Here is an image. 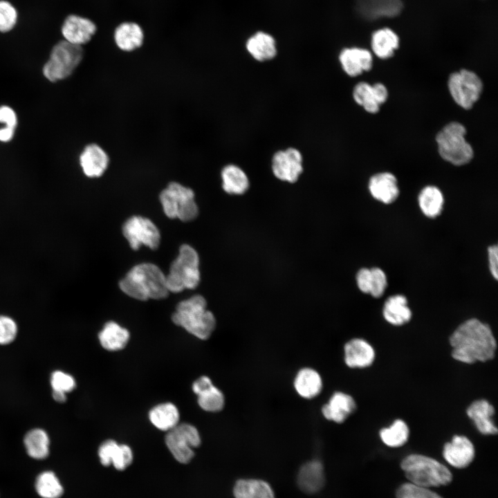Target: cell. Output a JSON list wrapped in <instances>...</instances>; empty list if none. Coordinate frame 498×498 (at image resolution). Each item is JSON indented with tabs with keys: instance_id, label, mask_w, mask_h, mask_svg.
Segmentation results:
<instances>
[{
	"instance_id": "cell-32",
	"label": "cell",
	"mask_w": 498,
	"mask_h": 498,
	"mask_svg": "<svg viewBox=\"0 0 498 498\" xmlns=\"http://www.w3.org/2000/svg\"><path fill=\"white\" fill-rule=\"evenodd\" d=\"M24 443L27 454L34 459H44L49 454L50 440L44 430H30L24 436Z\"/></svg>"
},
{
	"instance_id": "cell-40",
	"label": "cell",
	"mask_w": 498,
	"mask_h": 498,
	"mask_svg": "<svg viewBox=\"0 0 498 498\" xmlns=\"http://www.w3.org/2000/svg\"><path fill=\"white\" fill-rule=\"evenodd\" d=\"M50 385L53 391H61L65 394L73 391L76 385L74 378L62 371H55L52 374Z\"/></svg>"
},
{
	"instance_id": "cell-45",
	"label": "cell",
	"mask_w": 498,
	"mask_h": 498,
	"mask_svg": "<svg viewBox=\"0 0 498 498\" xmlns=\"http://www.w3.org/2000/svg\"><path fill=\"white\" fill-rule=\"evenodd\" d=\"M0 122L6 124V127L15 129L17 125V118L12 108L8 106L0 107Z\"/></svg>"
},
{
	"instance_id": "cell-29",
	"label": "cell",
	"mask_w": 498,
	"mask_h": 498,
	"mask_svg": "<svg viewBox=\"0 0 498 498\" xmlns=\"http://www.w3.org/2000/svg\"><path fill=\"white\" fill-rule=\"evenodd\" d=\"M382 313L386 321L395 326L403 325L412 317L407 299L402 295L389 297L385 302Z\"/></svg>"
},
{
	"instance_id": "cell-4",
	"label": "cell",
	"mask_w": 498,
	"mask_h": 498,
	"mask_svg": "<svg viewBox=\"0 0 498 498\" xmlns=\"http://www.w3.org/2000/svg\"><path fill=\"white\" fill-rule=\"evenodd\" d=\"M410 483L430 488L450 483L452 475L449 469L438 461L421 454H410L400 463Z\"/></svg>"
},
{
	"instance_id": "cell-3",
	"label": "cell",
	"mask_w": 498,
	"mask_h": 498,
	"mask_svg": "<svg viewBox=\"0 0 498 498\" xmlns=\"http://www.w3.org/2000/svg\"><path fill=\"white\" fill-rule=\"evenodd\" d=\"M172 319L175 324L203 340L210 338L216 328V318L207 309L205 299L199 295L179 302Z\"/></svg>"
},
{
	"instance_id": "cell-9",
	"label": "cell",
	"mask_w": 498,
	"mask_h": 498,
	"mask_svg": "<svg viewBox=\"0 0 498 498\" xmlns=\"http://www.w3.org/2000/svg\"><path fill=\"white\" fill-rule=\"evenodd\" d=\"M448 86L453 100L466 110L472 109L479 100L483 88L479 75L465 68L450 75Z\"/></svg>"
},
{
	"instance_id": "cell-16",
	"label": "cell",
	"mask_w": 498,
	"mask_h": 498,
	"mask_svg": "<svg viewBox=\"0 0 498 498\" xmlns=\"http://www.w3.org/2000/svg\"><path fill=\"white\" fill-rule=\"evenodd\" d=\"M79 161L85 176L98 178L107 171L110 158L107 152L100 145L91 143L82 150Z\"/></svg>"
},
{
	"instance_id": "cell-7",
	"label": "cell",
	"mask_w": 498,
	"mask_h": 498,
	"mask_svg": "<svg viewBox=\"0 0 498 498\" xmlns=\"http://www.w3.org/2000/svg\"><path fill=\"white\" fill-rule=\"evenodd\" d=\"M194 191L178 182H170L160 194V201L165 215L185 222L195 219L199 208Z\"/></svg>"
},
{
	"instance_id": "cell-46",
	"label": "cell",
	"mask_w": 498,
	"mask_h": 498,
	"mask_svg": "<svg viewBox=\"0 0 498 498\" xmlns=\"http://www.w3.org/2000/svg\"><path fill=\"white\" fill-rule=\"evenodd\" d=\"M370 269L362 268L356 275V282L358 288L364 293H369Z\"/></svg>"
},
{
	"instance_id": "cell-28",
	"label": "cell",
	"mask_w": 498,
	"mask_h": 498,
	"mask_svg": "<svg viewBox=\"0 0 498 498\" xmlns=\"http://www.w3.org/2000/svg\"><path fill=\"white\" fill-rule=\"evenodd\" d=\"M221 176L223 190L230 194H243L249 188L250 183L245 172L239 166L229 164L223 167Z\"/></svg>"
},
{
	"instance_id": "cell-11",
	"label": "cell",
	"mask_w": 498,
	"mask_h": 498,
	"mask_svg": "<svg viewBox=\"0 0 498 498\" xmlns=\"http://www.w3.org/2000/svg\"><path fill=\"white\" fill-rule=\"evenodd\" d=\"M122 230L133 250H138L142 245L155 250L160 244L159 230L147 218L133 216L124 222Z\"/></svg>"
},
{
	"instance_id": "cell-41",
	"label": "cell",
	"mask_w": 498,
	"mask_h": 498,
	"mask_svg": "<svg viewBox=\"0 0 498 498\" xmlns=\"http://www.w3.org/2000/svg\"><path fill=\"white\" fill-rule=\"evenodd\" d=\"M369 293L374 297H381L387 285V280L385 273L379 268L370 269Z\"/></svg>"
},
{
	"instance_id": "cell-6",
	"label": "cell",
	"mask_w": 498,
	"mask_h": 498,
	"mask_svg": "<svg viewBox=\"0 0 498 498\" xmlns=\"http://www.w3.org/2000/svg\"><path fill=\"white\" fill-rule=\"evenodd\" d=\"M199 257L197 252L187 244L179 248L177 257L171 264L165 275L169 292L179 293L194 289L200 282Z\"/></svg>"
},
{
	"instance_id": "cell-39",
	"label": "cell",
	"mask_w": 498,
	"mask_h": 498,
	"mask_svg": "<svg viewBox=\"0 0 498 498\" xmlns=\"http://www.w3.org/2000/svg\"><path fill=\"white\" fill-rule=\"evenodd\" d=\"M17 21V11L8 1L0 0V32L11 30Z\"/></svg>"
},
{
	"instance_id": "cell-1",
	"label": "cell",
	"mask_w": 498,
	"mask_h": 498,
	"mask_svg": "<svg viewBox=\"0 0 498 498\" xmlns=\"http://www.w3.org/2000/svg\"><path fill=\"white\" fill-rule=\"evenodd\" d=\"M452 356L456 360L472 364L494 358L496 340L490 326L476 318L461 324L450 337Z\"/></svg>"
},
{
	"instance_id": "cell-23",
	"label": "cell",
	"mask_w": 498,
	"mask_h": 498,
	"mask_svg": "<svg viewBox=\"0 0 498 498\" xmlns=\"http://www.w3.org/2000/svg\"><path fill=\"white\" fill-rule=\"evenodd\" d=\"M248 53L257 61L264 62L273 59L277 53L274 37L264 31H257L250 36L246 42Z\"/></svg>"
},
{
	"instance_id": "cell-47",
	"label": "cell",
	"mask_w": 498,
	"mask_h": 498,
	"mask_svg": "<svg viewBox=\"0 0 498 498\" xmlns=\"http://www.w3.org/2000/svg\"><path fill=\"white\" fill-rule=\"evenodd\" d=\"M489 268L492 277L498 278V248L497 245L491 246L488 248Z\"/></svg>"
},
{
	"instance_id": "cell-48",
	"label": "cell",
	"mask_w": 498,
	"mask_h": 498,
	"mask_svg": "<svg viewBox=\"0 0 498 498\" xmlns=\"http://www.w3.org/2000/svg\"><path fill=\"white\" fill-rule=\"evenodd\" d=\"M211 379L206 376H203L196 380L192 385V390L198 395L213 385Z\"/></svg>"
},
{
	"instance_id": "cell-14",
	"label": "cell",
	"mask_w": 498,
	"mask_h": 498,
	"mask_svg": "<svg viewBox=\"0 0 498 498\" xmlns=\"http://www.w3.org/2000/svg\"><path fill=\"white\" fill-rule=\"evenodd\" d=\"M96 30L97 27L93 21L76 15L67 16L61 28L64 40L79 46L88 43Z\"/></svg>"
},
{
	"instance_id": "cell-10",
	"label": "cell",
	"mask_w": 498,
	"mask_h": 498,
	"mask_svg": "<svg viewBox=\"0 0 498 498\" xmlns=\"http://www.w3.org/2000/svg\"><path fill=\"white\" fill-rule=\"evenodd\" d=\"M165 443L176 461L187 463L194 455L193 448L200 445L201 437L194 425L178 423L167 432Z\"/></svg>"
},
{
	"instance_id": "cell-44",
	"label": "cell",
	"mask_w": 498,
	"mask_h": 498,
	"mask_svg": "<svg viewBox=\"0 0 498 498\" xmlns=\"http://www.w3.org/2000/svg\"><path fill=\"white\" fill-rule=\"evenodd\" d=\"M118 443L113 440L103 442L99 448L98 456L101 463L104 466L111 464Z\"/></svg>"
},
{
	"instance_id": "cell-35",
	"label": "cell",
	"mask_w": 498,
	"mask_h": 498,
	"mask_svg": "<svg viewBox=\"0 0 498 498\" xmlns=\"http://www.w3.org/2000/svg\"><path fill=\"white\" fill-rule=\"evenodd\" d=\"M352 94L354 101L367 112L375 114L380 111L382 104L373 85L366 82H360L354 86Z\"/></svg>"
},
{
	"instance_id": "cell-42",
	"label": "cell",
	"mask_w": 498,
	"mask_h": 498,
	"mask_svg": "<svg viewBox=\"0 0 498 498\" xmlns=\"http://www.w3.org/2000/svg\"><path fill=\"white\" fill-rule=\"evenodd\" d=\"M17 333L16 322L10 317L0 316V344L12 342Z\"/></svg>"
},
{
	"instance_id": "cell-17",
	"label": "cell",
	"mask_w": 498,
	"mask_h": 498,
	"mask_svg": "<svg viewBox=\"0 0 498 498\" xmlns=\"http://www.w3.org/2000/svg\"><path fill=\"white\" fill-rule=\"evenodd\" d=\"M356 409L354 398L342 391H335L321 407L322 416L327 421L342 423Z\"/></svg>"
},
{
	"instance_id": "cell-20",
	"label": "cell",
	"mask_w": 498,
	"mask_h": 498,
	"mask_svg": "<svg viewBox=\"0 0 498 498\" xmlns=\"http://www.w3.org/2000/svg\"><path fill=\"white\" fill-rule=\"evenodd\" d=\"M375 358V351L371 344L361 338H353L344 345V360L352 369L370 366Z\"/></svg>"
},
{
	"instance_id": "cell-22",
	"label": "cell",
	"mask_w": 498,
	"mask_h": 498,
	"mask_svg": "<svg viewBox=\"0 0 498 498\" xmlns=\"http://www.w3.org/2000/svg\"><path fill=\"white\" fill-rule=\"evenodd\" d=\"M466 413L481 434L489 435L497 433V428L492 419L495 408L486 400L474 401L468 407Z\"/></svg>"
},
{
	"instance_id": "cell-5",
	"label": "cell",
	"mask_w": 498,
	"mask_h": 498,
	"mask_svg": "<svg viewBox=\"0 0 498 498\" xmlns=\"http://www.w3.org/2000/svg\"><path fill=\"white\" fill-rule=\"evenodd\" d=\"M467 131L463 124L453 121L445 124L436 134V142L441 157L445 161L462 166L474 157V150L466 140Z\"/></svg>"
},
{
	"instance_id": "cell-43",
	"label": "cell",
	"mask_w": 498,
	"mask_h": 498,
	"mask_svg": "<svg viewBox=\"0 0 498 498\" xmlns=\"http://www.w3.org/2000/svg\"><path fill=\"white\" fill-rule=\"evenodd\" d=\"M133 453L131 448L124 444L118 445L111 464L118 470L127 468L132 462Z\"/></svg>"
},
{
	"instance_id": "cell-18",
	"label": "cell",
	"mask_w": 498,
	"mask_h": 498,
	"mask_svg": "<svg viewBox=\"0 0 498 498\" xmlns=\"http://www.w3.org/2000/svg\"><path fill=\"white\" fill-rule=\"evenodd\" d=\"M443 454L452 466L463 468L474 459V448L466 436L455 435L450 442L445 444Z\"/></svg>"
},
{
	"instance_id": "cell-21",
	"label": "cell",
	"mask_w": 498,
	"mask_h": 498,
	"mask_svg": "<svg viewBox=\"0 0 498 498\" xmlns=\"http://www.w3.org/2000/svg\"><path fill=\"white\" fill-rule=\"evenodd\" d=\"M369 190L376 200L385 204L393 203L399 195L397 179L387 172L373 175L369 181Z\"/></svg>"
},
{
	"instance_id": "cell-24",
	"label": "cell",
	"mask_w": 498,
	"mask_h": 498,
	"mask_svg": "<svg viewBox=\"0 0 498 498\" xmlns=\"http://www.w3.org/2000/svg\"><path fill=\"white\" fill-rule=\"evenodd\" d=\"M325 477L322 463L313 460L304 463L297 476V483L302 491L308 494L319 492L324 486Z\"/></svg>"
},
{
	"instance_id": "cell-15",
	"label": "cell",
	"mask_w": 498,
	"mask_h": 498,
	"mask_svg": "<svg viewBox=\"0 0 498 498\" xmlns=\"http://www.w3.org/2000/svg\"><path fill=\"white\" fill-rule=\"evenodd\" d=\"M338 59L343 71L351 77L369 71L373 66L372 53L364 48H344L340 52Z\"/></svg>"
},
{
	"instance_id": "cell-33",
	"label": "cell",
	"mask_w": 498,
	"mask_h": 498,
	"mask_svg": "<svg viewBox=\"0 0 498 498\" xmlns=\"http://www.w3.org/2000/svg\"><path fill=\"white\" fill-rule=\"evenodd\" d=\"M418 201L422 212L427 217H436L443 210V195L441 191L436 186L428 185L425 187L421 191Z\"/></svg>"
},
{
	"instance_id": "cell-8",
	"label": "cell",
	"mask_w": 498,
	"mask_h": 498,
	"mask_svg": "<svg viewBox=\"0 0 498 498\" xmlns=\"http://www.w3.org/2000/svg\"><path fill=\"white\" fill-rule=\"evenodd\" d=\"M82 46L62 40L52 48L50 57L43 67V74L50 82H57L70 76L82 60Z\"/></svg>"
},
{
	"instance_id": "cell-12",
	"label": "cell",
	"mask_w": 498,
	"mask_h": 498,
	"mask_svg": "<svg viewBox=\"0 0 498 498\" xmlns=\"http://www.w3.org/2000/svg\"><path fill=\"white\" fill-rule=\"evenodd\" d=\"M301 152L293 147L277 151L272 158V171L275 176L288 183L296 182L303 172Z\"/></svg>"
},
{
	"instance_id": "cell-50",
	"label": "cell",
	"mask_w": 498,
	"mask_h": 498,
	"mask_svg": "<svg viewBox=\"0 0 498 498\" xmlns=\"http://www.w3.org/2000/svg\"><path fill=\"white\" fill-rule=\"evenodd\" d=\"M53 398L59 403H64L66 400V394L57 391H53Z\"/></svg>"
},
{
	"instance_id": "cell-25",
	"label": "cell",
	"mask_w": 498,
	"mask_h": 498,
	"mask_svg": "<svg viewBox=\"0 0 498 498\" xmlns=\"http://www.w3.org/2000/svg\"><path fill=\"white\" fill-rule=\"evenodd\" d=\"M399 44L398 35L388 27L378 28L371 35V50L376 56L381 59L391 57L399 48Z\"/></svg>"
},
{
	"instance_id": "cell-37",
	"label": "cell",
	"mask_w": 498,
	"mask_h": 498,
	"mask_svg": "<svg viewBox=\"0 0 498 498\" xmlns=\"http://www.w3.org/2000/svg\"><path fill=\"white\" fill-rule=\"evenodd\" d=\"M197 396L200 407L208 412H221L225 404L223 393L214 385L199 394Z\"/></svg>"
},
{
	"instance_id": "cell-36",
	"label": "cell",
	"mask_w": 498,
	"mask_h": 498,
	"mask_svg": "<svg viewBox=\"0 0 498 498\" xmlns=\"http://www.w3.org/2000/svg\"><path fill=\"white\" fill-rule=\"evenodd\" d=\"M409 430L407 425L402 420H396L389 427L380 431V437L389 447L398 448L403 445L408 440Z\"/></svg>"
},
{
	"instance_id": "cell-30",
	"label": "cell",
	"mask_w": 498,
	"mask_h": 498,
	"mask_svg": "<svg viewBox=\"0 0 498 498\" xmlns=\"http://www.w3.org/2000/svg\"><path fill=\"white\" fill-rule=\"evenodd\" d=\"M149 418L156 428L168 432L178 424L179 412L173 403H165L153 407L149 413Z\"/></svg>"
},
{
	"instance_id": "cell-49",
	"label": "cell",
	"mask_w": 498,
	"mask_h": 498,
	"mask_svg": "<svg viewBox=\"0 0 498 498\" xmlns=\"http://www.w3.org/2000/svg\"><path fill=\"white\" fill-rule=\"evenodd\" d=\"M15 129L11 127H5L2 129H0V141L1 142H8L10 141L15 133Z\"/></svg>"
},
{
	"instance_id": "cell-26",
	"label": "cell",
	"mask_w": 498,
	"mask_h": 498,
	"mask_svg": "<svg viewBox=\"0 0 498 498\" xmlns=\"http://www.w3.org/2000/svg\"><path fill=\"white\" fill-rule=\"evenodd\" d=\"M113 38L119 49L125 52H131L142 45L144 33L138 24L124 22L116 27Z\"/></svg>"
},
{
	"instance_id": "cell-31",
	"label": "cell",
	"mask_w": 498,
	"mask_h": 498,
	"mask_svg": "<svg viewBox=\"0 0 498 498\" xmlns=\"http://www.w3.org/2000/svg\"><path fill=\"white\" fill-rule=\"evenodd\" d=\"M235 498H275L270 485L259 479L238 480L233 489Z\"/></svg>"
},
{
	"instance_id": "cell-19",
	"label": "cell",
	"mask_w": 498,
	"mask_h": 498,
	"mask_svg": "<svg viewBox=\"0 0 498 498\" xmlns=\"http://www.w3.org/2000/svg\"><path fill=\"white\" fill-rule=\"evenodd\" d=\"M293 388L297 394L307 400L317 397L323 389V380L321 374L314 368L304 367L295 374Z\"/></svg>"
},
{
	"instance_id": "cell-38",
	"label": "cell",
	"mask_w": 498,
	"mask_h": 498,
	"mask_svg": "<svg viewBox=\"0 0 498 498\" xmlns=\"http://www.w3.org/2000/svg\"><path fill=\"white\" fill-rule=\"evenodd\" d=\"M396 498H442L428 489L412 483L401 485L396 491Z\"/></svg>"
},
{
	"instance_id": "cell-13",
	"label": "cell",
	"mask_w": 498,
	"mask_h": 498,
	"mask_svg": "<svg viewBox=\"0 0 498 498\" xmlns=\"http://www.w3.org/2000/svg\"><path fill=\"white\" fill-rule=\"evenodd\" d=\"M401 0H356V9L359 15L367 21L392 18L402 11Z\"/></svg>"
},
{
	"instance_id": "cell-2",
	"label": "cell",
	"mask_w": 498,
	"mask_h": 498,
	"mask_svg": "<svg viewBox=\"0 0 498 498\" xmlns=\"http://www.w3.org/2000/svg\"><path fill=\"white\" fill-rule=\"evenodd\" d=\"M119 286L128 296L141 301L164 299L169 293L165 275L151 263L133 267L120 282Z\"/></svg>"
},
{
	"instance_id": "cell-27",
	"label": "cell",
	"mask_w": 498,
	"mask_h": 498,
	"mask_svg": "<svg viewBox=\"0 0 498 498\" xmlns=\"http://www.w3.org/2000/svg\"><path fill=\"white\" fill-rule=\"evenodd\" d=\"M129 337L128 330L113 321L107 322L98 335L101 346L110 351L124 349L129 342Z\"/></svg>"
},
{
	"instance_id": "cell-34",
	"label": "cell",
	"mask_w": 498,
	"mask_h": 498,
	"mask_svg": "<svg viewBox=\"0 0 498 498\" xmlns=\"http://www.w3.org/2000/svg\"><path fill=\"white\" fill-rule=\"evenodd\" d=\"M35 488L42 498H60L64 488L57 475L52 471H44L35 479Z\"/></svg>"
}]
</instances>
